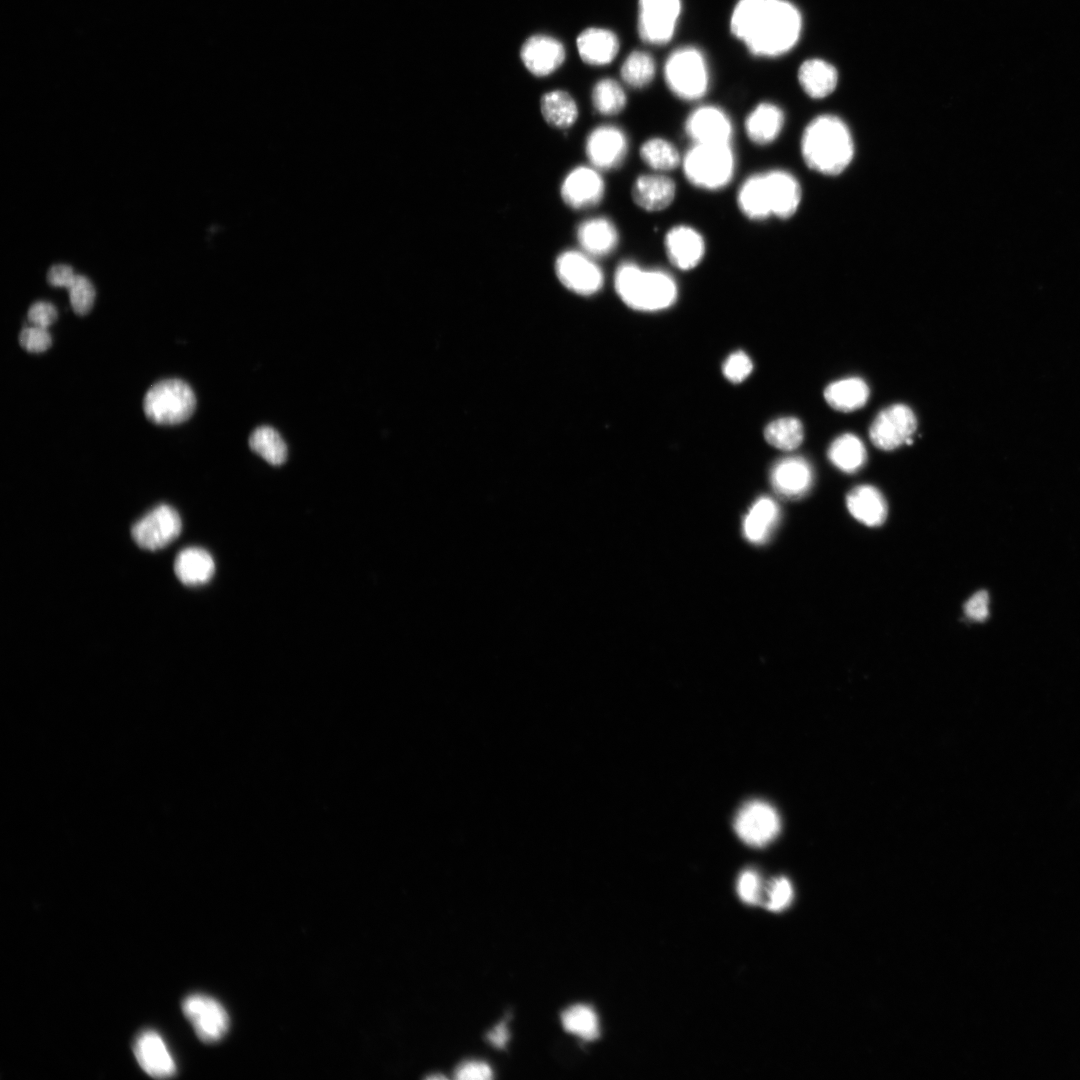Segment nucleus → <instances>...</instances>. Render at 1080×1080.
<instances>
[{
    "mask_svg": "<svg viewBox=\"0 0 1080 1080\" xmlns=\"http://www.w3.org/2000/svg\"><path fill=\"white\" fill-rule=\"evenodd\" d=\"M196 407V397L191 387L179 379H166L155 383L146 392L143 410L146 417L156 424L174 425L189 419Z\"/></svg>",
    "mask_w": 1080,
    "mask_h": 1080,
    "instance_id": "obj_6",
    "label": "nucleus"
},
{
    "mask_svg": "<svg viewBox=\"0 0 1080 1080\" xmlns=\"http://www.w3.org/2000/svg\"><path fill=\"white\" fill-rule=\"evenodd\" d=\"M591 98L596 111L606 116L620 113L627 104V97L622 86L611 78L596 82Z\"/></svg>",
    "mask_w": 1080,
    "mask_h": 1080,
    "instance_id": "obj_34",
    "label": "nucleus"
},
{
    "mask_svg": "<svg viewBox=\"0 0 1080 1080\" xmlns=\"http://www.w3.org/2000/svg\"><path fill=\"white\" fill-rule=\"evenodd\" d=\"M577 239L586 254L591 257H603L616 249L619 233L614 223L608 218L594 217L579 225Z\"/></svg>",
    "mask_w": 1080,
    "mask_h": 1080,
    "instance_id": "obj_23",
    "label": "nucleus"
},
{
    "mask_svg": "<svg viewBox=\"0 0 1080 1080\" xmlns=\"http://www.w3.org/2000/svg\"><path fill=\"white\" fill-rule=\"evenodd\" d=\"M665 82L670 91L685 101H695L709 87V73L702 53L694 47L673 51L664 67Z\"/></svg>",
    "mask_w": 1080,
    "mask_h": 1080,
    "instance_id": "obj_7",
    "label": "nucleus"
},
{
    "mask_svg": "<svg viewBox=\"0 0 1080 1080\" xmlns=\"http://www.w3.org/2000/svg\"><path fill=\"white\" fill-rule=\"evenodd\" d=\"M826 402L841 412H850L865 405L869 388L864 380L850 377L830 383L824 390Z\"/></svg>",
    "mask_w": 1080,
    "mask_h": 1080,
    "instance_id": "obj_29",
    "label": "nucleus"
},
{
    "mask_svg": "<svg viewBox=\"0 0 1080 1080\" xmlns=\"http://www.w3.org/2000/svg\"><path fill=\"white\" fill-rule=\"evenodd\" d=\"M798 80L807 95L824 98L835 89L838 75L835 68L826 61L809 59L800 66Z\"/></svg>",
    "mask_w": 1080,
    "mask_h": 1080,
    "instance_id": "obj_28",
    "label": "nucleus"
},
{
    "mask_svg": "<svg viewBox=\"0 0 1080 1080\" xmlns=\"http://www.w3.org/2000/svg\"><path fill=\"white\" fill-rule=\"evenodd\" d=\"M801 187L789 172L773 169L746 177L738 188L736 203L742 215L751 221L771 217L787 219L797 211Z\"/></svg>",
    "mask_w": 1080,
    "mask_h": 1080,
    "instance_id": "obj_2",
    "label": "nucleus"
},
{
    "mask_svg": "<svg viewBox=\"0 0 1080 1080\" xmlns=\"http://www.w3.org/2000/svg\"><path fill=\"white\" fill-rule=\"evenodd\" d=\"M785 122L782 109L771 102L757 104L746 116L744 130L751 143L766 146L781 134Z\"/></svg>",
    "mask_w": 1080,
    "mask_h": 1080,
    "instance_id": "obj_22",
    "label": "nucleus"
},
{
    "mask_svg": "<svg viewBox=\"0 0 1080 1080\" xmlns=\"http://www.w3.org/2000/svg\"><path fill=\"white\" fill-rule=\"evenodd\" d=\"M250 448L271 465H281L287 459V446L280 434L270 426L256 428L249 438Z\"/></svg>",
    "mask_w": 1080,
    "mask_h": 1080,
    "instance_id": "obj_33",
    "label": "nucleus"
},
{
    "mask_svg": "<svg viewBox=\"0 0 1080 1080\" xmlns=\"http://www.w3.org/2000/svg\"><path fill=\"white\" fill-rule=\"evenodd\" d=\"M614 285L622 301L640 311L665 309L677 297V285L670 274L641 267L632 261H624L617 267Z\"/></svg>",
    "mask_w": 1080,
    "mask_h": 1080,
    "instance_id": "obj_4",
    "label": "nucleus"
},
{
    "mask_svg": "<svg viewBox=\"0 0 1080 1080\" xmlns=\"http://www.w3.org/2000/svg\"><path fill=\"white\" fill-rule=\"evenodd\" d=\"M766 441L782 450H793L803 440L802 423L794 417H783L769 423L764 431Z\"/></svg>",
    "mask_w": 1080,
    "mask_h": 1080,
    "instance_id": "obj_35",
    "label": "nucleus"
},
{
    "mask_svg": "<svg viewBox=\"0 0 1080 1080\" xmlns=\"http://www.w3.org/2000/svg\"><path fill=\"white\" fill-rule=\"evenodd\" d=\"M563 1027L566 1031L586 1040H594L599 1036V1020L594 1010L586 1005H574L567 1008L561 1014Z\"/></svg>",
    "mask_w": 1080,
    "mask_h": 1080,
    "instance_id": "obj_36",
    "label": "nucleus"
},
{
    "mask_svg": "<svg viewBox=\"0 0 1080 1080\" xmlns=\"http://www.w3.org/2000/svg\"><path fill=\"white\" fill-rule=\"evenodd\" d=\"M620 75L627 85L633 88H643L654 78L655 62L648 53L633 51L622 63Z\"/></svg>",
    "mask_w": 1080,
    "mask_h": 1080,
    "instance_id": "obj_37",
    "label": "nucleus"
},
{
    "mask_svg": "<svg viewBox=\"0 0 1080 1080\" xmlns=\"http://www.w3.org/2000/svg\"><path fill=\"white\" fill-rule=\"evenodd\" d=\"M19 343L28 352L40 353L51 346L52 339L47 328L32 325L21 330Z\"/></svg>",
    "mask_w": 1080,
    "mask_h": 1080,
    "instance_id": "obj_41",
    "label": "nucleus"
},
{
    "mask_svg": "<svg viewBox=\"0 0 1080 1080\" xmlns=\"http://www.w3.org/2000/svg\"><path fill=\"white\" fill-rule=\"evenodd\" d=\"M66 289L73 311L78 315L89 313L95 300V289L91 281L83 275L76 274Z\"/></svg>",
    "mask_w": 1080,
    "mask_h": 1080,
    "instance_id": "obj_38",
    "label": "nucleus"
},
{
    "mask_svg": "<svg viewBox=\"0 0 1080 1080\" xmlns=\"http://www.w3.org/2000/svg\"><path fill=\"white\" fill-rule=\"evenodd\" d=\"M455 1078L458 1080H484L492 1078V1070L484 1062L468 1061L460 1064L455 1069Z\"/></svg>",
    "mask_w": 1080,
    "mask_h": 1080,
    "instance_id": "obj_45",
    "label": "nucleus"
},
{
    "mask_svg": "<svg viewBox=\"0 0 1080 1080\" xmlns=\"http://www.w3.org/2000/svg\"><path fill=\"white\" fill-rule=\"evenodd\" d=\"M564 45L556 38L546 34H535L525 40L520 49V58L526 69L537 77H545L555 72L564 62Z\"/></svg>",
    "mask_w": 1080,
    "mask_h": 1080,
    "instance_id": "obj_19",
    "label": "nucleus"
},
{
    "mask_svg": "<svg viewBox=\"0 0 1080 1080\" xmlns=\"http://www.w3.org/2000/svg\"><path fill=\"white\" fill-rule=\"evenodd\" d=\"M733 825L738 837L754 847L767 845L781 829L777 811L769 803L760 800L745 803L738 810Z\"/></svg>",
    "mask_w": 1080,
    "mask_h": 1080,
    "instance_id": "obj_8",
    "label": "nucleus"
},
{
    "mask_svg": "<svg viewBox=\"0 0 1080 1080\" xmlns=\"http://www.w3.org/2000/svg\"><path fill=\"white\" fill-rule=\"evenodd\" d=\"M629 142L625 132L614 125H600L588 135L586 156L597 170L620 167L628 153Z\"/></svg>",
    "mask_w": 1080,
    "mask_h": 1080,
    "instance_id": "obj_15",
    "label": "nucleus"
},
{
    "mask_svg": "<svg viewBox=\"0 0 1080 1080\" xmlns=\"http://www.w3.org/2000/svg\"><path fill=\"white\" fill-rule=\"evenodd\" d=\"M488 1041L495 1047L503 1048L509 1039V1032L505 1022L497 1024L487 1034Z\"/></svg>",
    "mask_w": 1080,
    "mask_h": 1080,
    "instance_id": "obj_47",
    "label": "nucleus"
},
{
    "mask_svg": "<svg viewBox=\"0 0 1080 1080\" xmlns=\"http://www.w3.org/2000/svg\"><path fill=\"white\" fill-rule=\"evenodd\" d=\"M853 141L838 118L823 115L812 120L801 139L802 157L811 169L827 175L841 173L853 157Z\"/></svg>",
    "mask_w": 1080,
    "mask_h": 1080,
    "instance_id": "obj_3",
    "label": "nucleus"
},
{
    "mask_svg": "<svg viewBox=\"0 0 1080 1080\" xmlns=\"http://www.w3.org/2000/svg\"><path fill=\"white\" fill-rule=\"evenodd\" d=\"M76 273L72 267L66 264H55L47 273V281L51 286L67 288L74 279Z\"/></svg>",
    "mask_w": 1080,
    "mask_h": 1080,
    "instance_id": "obj_46",
    "label": "nucleus"
},
{
    "mask_svg": "<svg viewBox=\"0 0 1080 1080\" xmlns=\"http://www.w3.org/2000/svg\"><path fill=\"white\" fill-rule=\"evenodd\" d=\"M135 1058L145 1073L157 1079L175 1075V1060L162 1036L152 1030L141 1031L133 1045Z\"/></svg>",
    "mask_w": 1080,
    "mask_h": 1080,
    "instance_id": "obj_18",
    "label": "nucleus"
},
{
    "mask_svg": "<svg viewBox=\"0 0 1080 1080\" xmlns=\"http://www.w3.org/2000/svg\"><path fill=\"white\" fill-rule=\"evenodd\" d=\"M174 571L177 578L185 585L196 586L207 583L215 572L212 556L199 547L183 549L176 557Z\"/></svg>",
    "mask_w": 1080,
    "mask_h": 1080,
    "instance_id": "obj_27",
    "label": "nucleus"
},
{
    "mask_svg": "<svg viewBox=\"0 0 1080 1080\" xmlns=\"http://www.w3.org/2000/svg\"><path fill=\"white\" fill-rule=\"evenodd\" d=\"M737 892L743 902L758 905L764 901V889L760 875L753 869L744 870L738 877Z\"/></svg>",
    "mask_w": 1080,
    "mask_h": 1080,
    "instance_id": "obj_40",
    "label": "nucleus"
},
{
    "mask_svg": "<svg viewBox=\"0 0 1080 1080\" xmlns=\"http://www.w3.org/2000/svg\"><path fill=\"white\" fill-rule=\"evenodd\" d=\"M664 250L674 267L689 271L696 268L704 259L706 241L700 231L693 226L678 224L666 232Z\"/></svg>",
    "mask_w": 1080,
    "mask_h": 1080,
    "instance_id": "obj_16",
    "label": "nucleus"
},
{
    "mask_svg": "<svg viewBox=\"0 0 1080 1080\" xmlns=\"http://www.w3.org/2000/svg\"><path fill=\"white\" fill-rule=\"evenodd\" d=\"M581 59L589 65H606L613 61L619 50V40L610 30L590 27L583 30L576 40Z\"/></svg>",
    "mask_w": 1080,
    "mask_h": 1080,
    "instance_id": "obj_24",
    "label": "nucleus"
},
{
    "mask_svg": "<svg viewBox=\"0 0 1080 1080\" xmlns=\"http://www.w3.org/2000/svg\"><path fill=\"white\" fill-rule=\"evenodd\" d=\"M680 167L691 185L712 192L731 182L736 160L731 144H692Z\"/></svg>",
    "mask_w": 1080,
    "mask_h": 1080,
    "instance_id": "obj_5",
    "label": "nucleus"
},
{
    "mask_svg": "<svg viewBox=\"0 0 1080 1080\" xmlns=\"http://www.w3.org/2000/svg\"><path fill=\"white\" fill-rule=\"evenodd\" d=\"M916 428L917 419L911 408L893 404L879 412L870 426L869 436L877 448L889 451L911 444Z\"/></svg>",
    "mask_w": 1080,
    "mask_h": 1080,
    "instance_id": "obj_9",
    "label": "nucleus"
},
{
    "mask_svg": "<svg viewBox=\"0 0 1080 1080\" xmlns=\"http://www.w3.org/2000/svg\"><path fill=\"white\" fill-rule=\"evenodd\" d=\"M181 529L182 522L178 512L169 505L161 504L132 526L131 535L141 548L158 550L174 541Z\"/></svg>",
    "mask_w": 1080,
    "mask_h": 1080,
    "instance_id": "obj_10",
    "label": "nucleus"
},
{
    "mask_svg": "<svg viewBox=\"0 0 1080 1080\" xmlns=\"http://www.w3.org/2000/svg\"><path fill=\"white\" fill-rule=\"evenodd\" d=\"M793 895L791 882L785 877H778L767 887L763 903L768 910L780 912L791 904Z\"/></svg>",
    "mask_w": 1080,
    "mask_h": 1080,
    "instance_id": "obj_39",
    "label": "nucleus"
},
{
    "mask_svg": "<svg viewBox=\"0 0 1080 1080\" xmlns=\"http://www.w3.org/2000/svg\"><path fill=\"white\" fill-rule=\"evenodd\" d=\"M545 121L555 128H569L578 117V107L572 96L563 90L545 93L540 102Z\"/></svg>",
    "mask_w": 1080,
    "mask_h": 1080,
    "instance_id": "obj_31",
    "label": "nucleus"
},
{
    "mask_svg": "<svg viewBox=\"0 0 1080 1080\" xmlns=\"http://www.w3.org/2000/svg\"><path fill=\"white\" fill-rule=\"evenodd\" d=\"M814 474L806 459L790 456L779 460L771 469L770 480L781 496L794 499L804 496L813 484Z\"/></svg>",
    "mask_w": 1080,
    "mask_h": 1080,
    "instance_id": "obj_21",
    "label": "nucleus"
},
{
    "mask_svg": "<svg viewBox=\"0 0 1080 1080\" xmlns=\"http://www.w3.org/2000/svg\"><path fill=\"white\" fill-rule=\"evenodd\" d=\"M681 0H639L638 33L643 41L661 45L673 36Z\"/></svg>",
    "mask_w": 1080,
    "mask_h": 1080,
    "instance_id": "obj_13",
    "label": "nucleus"
},
{
    "mask_svg": "<svg viewBox=\"0 0 1080 1080\" xmlns=\"http://www.w3.org/2000/svg\"><path fill=\"white\" fill-rule=\"evenodd\" d=\"M445 1078H446L445 1076H443V1075H439V1074H437V1075H431V1076H429V1077H428V1079H432V1080H433V1079H445Z\"/></svg>",
    "mask_w": 1080,
    "mask_h": 1080,
    "instance_id": "obj_48",
    "label": "nucleus"
},
{
    "mask_svg": "<svg viewBox=\"0 0 1080 1080\" xmlns=\"http://www.w3.org/2000/svg\"><path fill=\"white\" fill-rule=\"evenodd\" d=\"M966 616L974 621H984L989 615V596L984 590L973 594L964 605Z\"/></svg>",
    "mask_w": 1080,
    "mask_h": 1080,
    "instance_id": "obj_44",
    "label": "nucleus"
},
{
    "mask_svg": "<svg viewBox=\"0 0 1080 1080\" xmlns=\"http://www.w3.org/2000/svg\"><path fill=\"white\" fill-rule=\"evenodd\" d=\"M182 1011L198 1038L205 1043L221 1040L229 1028L225 1008L215 999L203 994H191L182 1002Z\"/></svg>",
    "mask_w": 1080,
    "mask_h": 1080,
    "instance_id": "obj_11",
    "label": "nucleus"
},
{
    "mask_svg": "<svg viewBox=\"0 0 1080 1080\" xmlns=\"http://www.w3.org/2000/svg\"><path fill=\"white\" fill-rule=\"evenodd\" d=\"M642 162L653 172L666 173L681 166L682 155L677 147L663 137H650L639 148Z\"/></svg>",
    "mask_w": 1080,
    "mask_h": 1080,
    "instance_id": "obj_30",
    "label": "nucleus"
},
{
    "mask_svg": "<svg viewBox=\"0 0 1080 1080\" xmlns=\"http://www.w3.org/2000/svg\"><path fill=\"white\" fill-rule=\"evenodd\" d=\"M730 28L752 54L778 56L797 42L801 16L785 0H739L731 16Z\"/></svg>",
    "mask_w": 1080,
    "mask_h": 1080,
    "instance_id": "obj_1",
    "label": "nucleus"
},
{
    "mask_svg": "<svg viewBox=\"0 0 1080 1080\" xmlns=\"http://www.w3.org/2000/svg\"><path fill=\"white\" fill-rule=\"evenodd\" d=\"M780 517L777 503L769 497L756 500L743 521V532L754 544L766 542L775 530Z\"/></svg>",
    "mask_w": 1080,
    "mask_h": 1080,
    "instance_id": "obj_26",
    "label": "nucleus"
},
{
    "mask_svg": "<svg viewBox=\"0 0 1080 1080\" xmlns=\"http://www.w3.org/2000/svg\"><path fill=\"white\" fill-rule=\"evenodd\" d=\"M750 358L741 351L732 353L723 364L725 377L733 383L742 382L752 371Z\"/></svg>",
    "mask_w": 1080,
    "mask_h": 1080,
    "instance_id": "obj_42",
    "label": "nucleus"
},
{
    "mask_svg": "<svg viewBox=\"0 0 1080 1080\" xmlns=\"http://www.w3.org/2000/svg\"><path fill=\"white\" fill-rule=\"evenodd\" d=\"M555 272L560 282L580 295H592L603 285L601 268L585 252L567 250L556 259Z\"/></svg>",
    "mask_w": 1080,
    "mask_h": 1080,
    "instance_id": "obj_12",
    "label": "nucleus"
},
{
    "mask_svg": "<svg viewBox=\"0 0 1080 1080\" xmlns=\"http://www.w3.org/2000/svg\"><path fill=\"white\" fill-rule=\"evenodd\" d=\"M605 183L594 167L578 166L565 177L561 186L564 202L574 209L594 207L601 202Z\"/></svg>",
    "mask_w": 1080,
    "mask_h": 1080,
    "instance_id": "obj_17",
    "label": "nucleus"
},
{
    "mask_svg": "<svg viewBox=\"0 0 1080 1080\" xmlns=\"http://www.w3.org/2000/svg\"><path fill=\"white\" fill-rule=\"evenodd\" d=\"M684 131L692 144H731L733 124L718 106L702 105L686 118Z\"/></svg>",
    "mask_w": 1080,
    "mask_h": 1080,
    "instance_id": "obj_14",
    "label": "nucleus"
},
{
    "mask_svg": "<svg viewBox=\"0 0 1080 1080\" xmlns=\"http://www.w3.org/2000/svg\"><path fill=\"white\" fill-rule=\"evenodd\" d=\"M846 504L850 514L867 526H879L887 517V503L881 492L871 485L852 489L847 495Z\"/></svg>",
    "mask_w": 1080,
    "mask_h": 1080,
    "instance_id": "obj_25",
    "label": "nucleus"
},
{
    "mask_svg": "<svg viewBox=\"0 0 1080 1080\" xmlns=\"http://www.w3.org/2000/svg\"><path fill=\"white\" fill-rule=\"evenodd\" d=\"M828 458L838 469L852 473L864 465L866 449L857 436L846 433L837 437L831 443L828 449Z\"/></svg>",
    "mask_w": 1080,
    "mask_h": 1080,
    "instance_id": "obj_32",
    "label": "nucleus"
},
{
    "mask_svg": "<svg viewBox=\"0 0 1080 1080\" xmlns=\"http://www.w3.org/2000/svg\"><path fill=\"white\" fill-rule=\"evenodd\" d=\"M32 325L48 328L57 318L56 308L48 302L33 303L27 313Z\"/></svg>",
    "mask_w": 1080,
    "mask_h": 1080,
    "instance_id": "obj_43",
    "label": "nucleus"
},
{
    "mask_svg": "<svg viewBox=\"0 0 1080 1080\" xmlns=\"http://www.w3.org/2000/svg\"><path fill=\"white\" fill-rule=\"evenodd\" d=\"M676 183L664 173H645L638 175L632 183L633 202L646 212H659L667 209L675 200Z\"/></svg>",
    "mask_w": 1080,
    "mask_h": 1080,
    "instance_id": "obj_20",
    "label": "nucleus"
}]
</instances>
